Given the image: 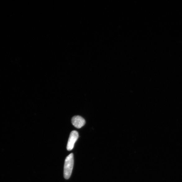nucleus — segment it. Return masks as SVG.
Returning <instances> with one entry per match:
<instances>
[{"instance_id":"f257e3e1","label":"nucleus","mask_w":182,"mask_h":182,"mask_svg":"<svg viewBox=\"0 0 182 182\" xmlns=\"http://www.w3.org/2000/svg\"><path fill=\"white\" fill-rule=\"evenodd\" d=\"M74 163V155L71 153L66 158L64 167V176L65 179H69L72 172Z\"/></svg>"},{"instance_id":"f03ea898","label":"nucleus","mask_w":182,"mask_h":182,"mask_svg":"<svg viewBox=\"0 0 182 182\" xmlns=\"http://www.w3.org/2000/svg\"><path fill=\"white\" fill-rule=\"evenodd\" d=\"M78 137L79 134L76 130H73L71 133L67 145V149L68 151H71L73 149L75 142L77 141Z\"/></svg>"},{"instance_id":"7ed1b4c3","label":"nucleus","mask_w":182,"mask_h":182,"mask_svg":"<svg viewBox=\"0 0 182 182\" xmlns=\"http://www.w3.org/2000/svg\"><path fill=\"white\" fill-rule=\"evenodd\" d=\"M72 123L75 128L80 129L85 124L84 119L80 116H75L73 117Z\"/></svg>"}]
</instances>
